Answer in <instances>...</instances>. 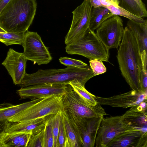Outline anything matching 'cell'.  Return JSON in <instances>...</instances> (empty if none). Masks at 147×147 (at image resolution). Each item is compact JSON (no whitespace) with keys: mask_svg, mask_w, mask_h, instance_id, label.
I'll list each match as a JSON object with an SVG mask.
<instances>
[{"mask_svg":"<svg viewBox=\"0 0 147 147\" xmlns=\"http://www.w3.org/2000/svg\"><path fill=\"white\" fill-rule=\"evenodd\" d=\"M121 40L117 57L122 75L132 90L141 91L140 77L142 66L140 51L135 38L126 26Z\"/></svg>","mask_w":147,"mask_h":147,"instance_id":"obj_1","label":"cell"},{"mask_svg":"<svg viewBox=\"0 0 147 147\" xmlns=\"http://www.w3.org/2000/svg\"><path fill=\"white\" fill-rule=\"evenodd\" d=\"M36 0H10L0 13V26L7 32L25 33L34 19Z\"/></svg>","mask_w":147,"mask_h":147,"instance_id":"obj_2","label":"cell"},{"mask_svg":"<svg viewBox=\"0 0 147 147\" xmlns=\"http://www.w3.org/2000/svg\"><path fill=\"white\" fill-rule=\"evenodd\" d=\"M94 76L92 70L88 65L82 68L67 66L62 69H40L32 74L26 73L19 85L22 88L45 83L68 84L69 82L77 79L85 85Z\"/></svg>","mask_w":147,"mask_h":147,"instance_id":"obj_3","label":"cell"},{"mask_svg":"<svg viewBox=\"0 0 147 147\" xmlns=\"http://www.w3.org/2000/svg\"><path fill=\"white\" fill-rule=\"evenodd\" d=\"M65 49L68 54L82 55L90 60L108 62L109 57V49L89 28L78 41L66 45Z\"/></svg>","mask_w":147,"mask_h":147,"instance_id":"obj_4","label":"cell"},{"mask_svg":"<svg viewBox=\"0 0 147 147\" xmlns=\"http://www.w3.org/2000/svg\"><path fill=\"white\" fill-rule=\"evenodd\" d=\"M64 94L44 98L9 119L8 121L11 122L28 121L62 111L64 109Z\"/></svg>","mask_w":147,"mask_h":147,"instance_id":"obj_5","label":"cell"},{"mask_svg":"<svg viewBox=\"0 0 147 147\" xmlns=\"http://www.w3.org/2000/svg\"><path fill=\"white\" fill-rule=\"evenodd\" d=\"M92 8L90 0H84L72 11L71 26L65 37L66 45L76 42L84 34L89 28Z\"/></svg>","mask_w":147,"mask_h":147,"instance_id":"obj_6","label":"cell"},{"mask_svg":"<svg viewBox=\"0 0 147 147\" xmlns=\"http://www.w3.org/2000/svg\"><path fill=\"white\" fill-rule=\"evenodd\" d=\"M64 109L78 116L86 118L99 117L106 115L104 109L98 103L94 106L86 103L67 84L63 96Z\"/></svg>","mask_w":147,"mask_h":147,"instance_id":"obj_7","label":"cell"},{"mask_svg":"<svg viewBox=\"0 0 147 147\" xmlns=\"http://www.w3.org/2000/svg\"><path fill=\"white\" fill-rule=\"evenodd\" d=\"M22 45L24 56L34 64L37 63L39 65L47 64L52 60L48 48L45 45L36 32L27 30L25 32Z\"/></svg>","mask_w":147,"mask_h":147,"instance_id":"obj_8","label":"cell"},{"mask_svg":"<svg viewBox=\"0 0 147 147\" xmlns=\"http://www.w3.org/2000/svg\"><path fill=\"white\" fill-rule=\"evenodd\" d=\"M136 130L124 121L123 115L102 118L95 140L96 147H107L108 144L119 134Z\"/></svg>","mask_w":147,"mask_h":147,"instance_id":"obj_9","label":"cell"},{"mask_svg":"<svg viewBox=\"0 0 147 147\" xmlns=\"http://www.w3.org/2000/svg\"><path fill=\"white\" fill-rule=\"evenodd\" d=\"M123 21L118 16H113L104 21L96 30L97 36L109 49H117L123 36Z\"/></svg>","mask_w":147,"mask_h":147,"instance_id":"obj_10","label":"cell"},{"mask_svg":"<svg viewBox=\"0 0 147 147\" xmlns=\"http://www.w3.org/2000/svg\"><path fill=\"white\" fill-rule=\"evenodd\" d=\"M67 84L45 83L21 88L16 93L21 99H30L32 100L44 98L51 96L64 94Z\"/></svg>","mask_w":147,"mask_h":147,"instance_id":"obj_11","label":"cell"},{"mask_svg":"<svg viewBox=\"0 0 147 147\" xmlns=\"http://www.w3.org/2000/svg\"><path fill=\"white\" fill-rule=\"evenodd\" d=\"M68 115L77 125L82 137L83 147H93L98 131L104 116L86 118L68 112Z\"/></svg>","mask_w":147,"mask_h":147,"instance_id":"obj_12","label":"cell"},{"mask_svg":"<svg viewBox=\"0 0 147 147\" xmlns=\"http://www.w3.org/2000/svg\"><path fill=\"white\" fill-rule=\"evenodd\" d=\"M95 98L101 105L126 108L138 106L147 101V93L132 90L127 92L109 97L95 96Z\"/></svg>","mask_w":147,"mask_h":147,"instance_id":"obj_13","label":"cell"},{"mask_svg":"<svg viewBox=\"0 0 147 147\" xmlns=\"http://www.w3.org/2000/svg\"><path fill=\"white\" fill-rule=\"evenodd\" d=\"M27 60L23 53L18 52L12 48H10L5 59L2 63L16 85L20 84L26 73V68Z\"/></svg>","mask_w":147,"mask_h":147,"instance_id":"obj_14","label":"cell"},{"mask_svg":"<svg viewBox=\"0 0 147 147\" xmlns=\"http://www.w3.org/2000/svg\"><path fill=\"white\" fill-rule=\"evenodd\" d=\"M147 147V132L138 130L121 133L113 138L107 147Z\"/></svg>","mask_w":147,"mask_h":147,"instance_id":"obj_15","label":"cell"},{"mask_svg":"<svg viewBox=\"0 0 147 147\" xmlns=\"http://www.w3.org/2000/svg\"><path fill=\"white\" fill-rule=\"evenodd\" d=\"M144 102L131 107L122 115L124 122L128 125L135 129L147 132V102L143 105Z\"/></svg>","mask_w":147,"mask_h":147,"instance_id":"obj_16","label":"cell"},{"mask_svg":"<svg viewBox=\"0 0 147 147\" xmlns=\"http://www.w3.org/2000/svg\"><path fill=\"white\" fill-rule=\"evenodd\" d=\"M45 117L19 122H11L7 121L4 130L8 133L23 132L34 135L44 129L45 126Z\"/></svg>","mask_w":147,"mask_h":147,"instance_id":"obj_17","label":"cell"},{"mask_svg":"<svg viewBox=\"0 0 147 147\" xmlns=\"http://www.w3.org/2000/svg\"><path fill=\"white\" fill-rule=\"evenodd\" d=\"M31 135L23 132L0 133V147H27Z\"/></svg>","mask_w":147,"mask_h":147,"instance_id":"obj_18","label":"cell"},{"mask_svg":"<svg viewBox=\"0 0 147 147\" xmlns=\"http://www.w3.org/2000/svg\"><path fill=\"white\" fill-rule=\"evenodd\" d=\"M126 27L135 38L140 53L144 50L147 51V21L139 22L129 20Z\"/></svg>","mask_w":147,"mask_h":147,"instance_id":"obj_19","label":"cell"},{"mask_svg":"<svg viewBox=\"0 0 147 147\" xmlns=\"http://www.w3.org/2000/svg\"><path fill=\"white\" fill-rule=\"evenodd\" d=\"M43 98H38L16 105L9 104L7 106L0 107V122L8 121L9 119Z\"/></svg>","mask_w":147,"mask_h":147,"instance_id":"obj_20","label":"cell"},{"mask_svg":"<svg viewBox=\"0 0 147 147\" xmlns=\"http://www.w3.org/2000/svg\"><path fill=\"white\" fill-rule=\"evenodd\" d=\"M61 114L65 135L69 147H83L82 138L71 124L64 109L62 111Z\"/></svg>","mask_w":147,"mask_h":147,"instance_id":"obj_21","label":"cell"},{"mask_svg":"<svg viewBox=\"0 0 147 147\" xmlns=\"http://www.w3.org/2000/svg\"><path fill=\"white\" fill-rule=\"evenodd\" d=\"M119 5L132 14L139 17L147 16L145 4L142 0H118Z\"/></svg>","mask_w":147,"mask_h":147,"instance_id":"obj_22","label":"cell"},{"mask_svg":"<svg viewBox=\"0 0 147 147\" xmlns=\"http://www.w3.org/2000/svg\"><path fill=\"white\" fill-rule=\"evenodd\" d=\"M113 16L110 11L105 7H92L89 28L94 31L104 21Z\"/></svg>","mask_w":147,"mask_h":147,"instance_id":"obj_23","label":"cell"},{"mask_svg":"<svg viewBox=\"0 0 147 147\" xmlns=\"http://www.w3.org/2000/svg\"><path fill=\"white\" fill-rule=\"evenodd\" d=\"M73 90L76 92L88 104L92 106L96 105L98 103L95 98V96L90 93L85 88V85L77 79L69 82Z\"/></svg>","mask_w":147,"mask_h":147,"instance_id":"obj_24","label":"cell"},{"mask_svg":"<svg viewBox=\"0 0 147 147\" xmlns=\"http://www.w3.org/2000/svg\"><path fill=\"white\" fill-rule=\"evenodd\" d=\"M25 33L0 32V42L6 46L15 44L22 45Z\"/></svg>","mask_w":147,"mask_h":147,"instance_id":"obj_25","label":"cell"},{"mask_svg":"<svg viewBox=\"0 0 147 147\" xmlns=\"http://www.w3.org/2000/svg\"><path fill=\"white\" fill-rule=\"evenodd\" d=\"M52 115L45 117V126L44 129L43 147H53L54 138L51 122Z\"/></svg>","mask_w":147,"mask_h":147,"instance_id":"obj_26","label":"cell"},{"mask_svg":"<svg viewBox=\"0 0 147 147\" xmlns=\"http://www.w3.org/2000/svg\"><path fill=\"white\" fill-rule=\"evenodd\" d=\"M105 7L109 9L113 16H123L129 20L139 22H144L147 21L146 20H144L143 18L138 17L132 14L119 6H115L111 5Z\"/></svg>","mask_w":147,"mask_h":147,"instance_id":"obj_27","label":"cell"},{"mask_svg":"<svg viewBox=\"0 0 147 147\" xmlns=\"http://www.w3.org/2000/svg\"><path fill=\"white\" fill-rule=\"evenodd\" d=\"M62 112H59L56 114L52 115L51 122L54 138L53 147H57V146L58 137Z\"/></svg>","mask_w":147,"mask_h":147,"instance_id":"obj_28","label":"cell"},{"mask_svg":"<svg viewBox=\"0 0 147 147\" xmlns=\"http://www.w3.org/2000/svg\"><path fill=\"white\" fill-rule=\"evenodd\" d=\"M89 63L90 68L95 76L106 72V68L102 61L97 59H93L90 60Z\"/></svg>","mask_w":147,"mask_h":147,"instance_id":"obj_29","label":"cell"},{"mask_svg":"<svg viewBox=\"0 0 147 147\" xmlns=\"http://www.w3.org/2000/svg\"><path fill=\"white\" fill-rule=\"evenodd\" d=\"M57 147H69L65 135L61 114L58 137Z\"/></svg>","mask_w":147,"mask_h":147,"instance_id":"obj_30","label":"cell"},{"mask_svg":"<svg viewBox=\"0 0 147 147\" xmlns=\"http://www.w3.org/2000/svg\"><path fill=\"white\" fill-rule=\"evenodd\" d=\"M60 62L66 66H73L79 68L84 67L88 65L82 61L67 57H61L59 59Z\"/></svg>","mask_w":147,"mask_h":147,"instance_id":"obj_31","label":"cell"},{"mask_svg":"<svg viewBox=\"0 0 147 147\" xmlns=\"http://www.w3.org/2000/svg\"><path fill=\"white\" fill-rule=\"evenodd\" d=\"M44 129L31 136L27 147H43Z\"/></svg>","mask_w":147,"mask_h":147,"instance_id":"obj_32","label":"cell"},{"mask_svg":"<svg viewBox=\"0 0 147 147\" xmlns=\"http://www.w3.org/2000/svg\"><path fill=\"white\" fill-rule=\"evenodd\" d=\"M140 86L141 90L144 93L147 92V70L142 69L140 77Z\"/></svg>","mask_w":147,"mask_h":147,"instance_id":"obj_33","label":"cell"},{"mask_svg":"<svg viewBox=\"0 0 147 147\" xmlns=\"http://www.w3.org/2000/svg\"><path fill=\"white\" fill-rule=\"evenodd\" d=\"M103 7H106L112 5L115 6H119L118 0H100Z\"/></svg>","mask_w":147,"mask_h":147,"instance_id":"obj_34","label":"cell"},{"mask_svg":"<svg viewBox=\"0 0 147 147\" xmlns=\"http://www.w3.org/2000/svg\"><path fill=\"white\" fill-rule=\"evenodd\" d=\"M142 69L147 70V51H143L140 53Z\"/></svg>","mask_w":147,"mask_h":147,"instance_id":"obj_35","label":"cell"},{"mask_svg":"<svg viewBox=\"0 0 147 147\" xmlns=\"http://www.w3.org/2000/svg\"><path fill=\"white\" fill-rule=\"evenodd\" d=\"M90 1L93 8H96L100 7H103L100 0H90Z\"/></svg>","mask_w":147,"mask_h":147,"instance_id":"obj_36","label":"cell"},{"mask_svg":"<svg viewBox=\"0 0 147 147\" xmlns=\"http://www.w3.org/2000/svg\"><path fill=\"white\" fill-rule=\"evenodd\" d=\"M10 0H0V13Z\"/></svg>","mask_w":147,"mask_h":147,"instance_id":"obj_37","label":"cell"},{"mask_svg":"<svg viewBox=\"0 0 147 147\" xmlns=\"http://www.w3.org/2000/svg\"><path fill=\"white\" fill-rule=\"evenodd\" d=\"M6 121L0 122V133L4 130Z\"/></svg>","mask_w":147,"mask_h":147,"instance_id":"obj_38","label":"cell"},{"mask_svg":"<svg viewBox=\"0 0 147 147\" xmlns=\"http://www.w3.org/2000/svg\"><path fill=\"white\" fill-rule=\"evenodd\" d=\"M0 32H6L3 28L0 26Z\"/></svg>","mask_w":147,"mask_h":147,"instance_id":"obj_39","label":"cell"}]
</instances>
